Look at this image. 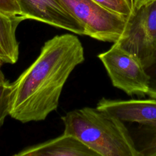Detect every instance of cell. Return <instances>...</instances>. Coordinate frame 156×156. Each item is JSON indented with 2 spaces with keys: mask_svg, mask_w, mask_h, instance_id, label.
I'll use <instances>...</instances> for the list:
<instances>
[{
  "mask_svg": "<svg viewBox=\"0 0 156 156\" xmlns=\"http://www.w3.org/2000/svg\"><path fill=\"white\" fill-rule=\"evenodd\" d=\"M15 156H98L73 135L63 133L55 138L31 146Z\"/></svg>",
  "mask_w": 156,
  "mask_h": 156,
  "instance_id": "ba28073f",
  "label": "cell"
},
{
  "mask_svg": "<svg viewBox=\"0 0 156 156\" xmlns=\"http://www.w3.org/2000/svg\"><path fill=\"white\" fill-rule=\"evenodd\" d=\"M96 108L122 121L139 156H156V99L113 100L103 98Z\"/></svg>",
  "mask_w": 156,
  "mask_h": 156,
  "instance_id": "3957f363",
  "label": "cell"
},
{
  "mask_svg": "<svg viewBox=\"0 0 156 156\" xmlns=\"http://www.w3.org/2000/svg\"><path fill=\"white\" fill-rule=\"evenodd\" d=\"M0 11L10 17L24 20L16 0H0Z\"/></svg>",
  "mask_w": 156,
  "mask_h": 156,
  "instance_id": "7c38bea8",
  "label": "cell"
},
{
  "mask_svg": "<svg viewBox=\"0 0 156 156\" xmlns=\"http://www.w3.org/2000/svg\"><path fill=\"white\" fill-rule=\"evenodd\" d=\"M11 96V83L5 79L4 74L0 76V127L5 117L9 115Z\"/></svg>",
  "mask_w": 156,
  "mask_h": 156,
  "instance_id": "30bf717a",
  "label": "cell"
},
{
  "mask_svg": "<svg viewBox=\"0 0 156 156\" xmlns=\"http://www.w3.org/2000/svg\"><path fill=\"white\" fill-rule=\"evenodd\" d=\"M25 20H33L85 35L82 24L60 0H16Z\"/></svg>",
  "mask_w": 156,
  "mask_h": 156,
  "instance_id": "52a82bcc",
  "label": "cell"
},
{
  "mask_svg": "<svg viewBox=\"0 0 156 156\" xmlns=\"http://www.w3.org/2000/svg\"><path fill=\"white\" fill-rule=\"evenodd\" d=\"M145 69L149 77V89L147 95L151 98L156 99V56L152 64Z\"/></svg>",
  "mask_w": 156,
  "mask_h": 156,
  "instance_id": "4fadbf2b",
  "label": "cell"
},
{
  "mask_svg": "<svg viewBox=\"0 0 156 156\" xmlns=\"http://www.w3.org/2000/svg\"><path fill=\"white\" fill-rule=\"evenodd\" d=\"M136 56L146 68L156 56V0L133 8L124 32L116 42Z\"/></svg>",
  "mask_w": 156,
  "mask_h": 156,
  "instance_id": "277c9868",
  "label": "cell"
},
{
  "mask_svg": "<svg viewBox=\"0 0 156 156\" xmlns=\"http://www.w3.org/2000/svg\"><path fill=\"white\" fill-rule=\"evenodd\" d=\"M132 1H133V0H132Z\"/></svg>",
  "mask_w": 156,
  "mask_h": 156,
  "instance_id": "2e32d148",
  "label": "cell"
},
{
  "mask_svg": "<svg viewBox=\"0 0 156 156\" xmlns=\"http://www.w3.org/2000/svg\"><path fill=\"white\" fill-rule=\"evenodd\" d=\"M84 60L83 47L76 35L46 41L35 61L11 83L9 115L23 123L44 120L57 108L69 76Z\"/></svg>",
  "mask_w": 156,
  "mask_h": 156,
  "instance_id": "6da1fadb",
  "label": "cell"
},
{
  "mask_svg": "<svg viewBox=\"0 0 156 156\" xmlns=\"http://www.w3.org/2000/svg\"><path fill=\"white\" fill-rule=\"evenodd\" d=\"M61 119L63 133L77 138L98 156H139L122 121L105 111L87 107Z\"/></svg>",
  "mask_w": 156,
  "mask_h": 156,
  "instance_id": "7a4b0ae2",
  "label": "cell"
},
{
  "mask_svg": "<svg viewBox=\"0 0 156 156\" xmlns=\"http://www.w3.org/2000/svg\"><path fill=\"white\" fill-rule=\"evenodd\" d=\"M104 65L113 85L129 96H145L149 77L140 60L116 43L98 55Z\"/></svg>",
  "mask_w": 156,
  "mask_h": 156,
  "instance_id": "8992f818",
  "label": "cell"
},
{
  "mask_svg": "<svg viewBox=\"0 0 156 156\" xmlns=\"http://www.w3.org/2000/svg\"><path fill=\"white\" fill-rule=\"evenodd\" d=\"M82 24L85 35L116 43L122 36L127 17L112 12L93 0H60Z\"/></svg>",
  "mask_w": 156,
  "mask_h": 156,
  "instance_id": "5b68a950",
  "label": "cell"
},
{
  "mask_svg": "<svg viewBox=\"0 0 156 156\" xmlns=\"http://www.w3.org/2000/svg\"><path fill=\"white\" fill-rule=\"evenodd\" d=\"M23 20L10 17L0 11V60L14 64L19 57V43L16 37L18 24Z\"/></svg>",
  "mask_w": 156,
  "mask_h": 156,
  "instance_id": "9c48e42d",
  "label": "cell"
},
{
  "mask_svg": "<svg viewBox=\"0 0 156 156\" xmlns=\"http://www.w3.org/2000/svg\"><path fill=\"white\" fill-rule=\"evenodd\" d=\"M108 10L128 17L133 10L132 0H93Z\"/></svg>",
  "mask_w": 156,
  "mask_h": 156,
  "instance_id": "8fae6325",
  "label": "cell"
},
{
  "mask_svg": "<svg viewBox=\"0 0 156 156\" xmlns=\"http://www.w3.org/2000/svg\"><path fill=\"white\" fill-rule=\"evenodd\" d=\"M153 1L154 0H133V8L140 7L142 5H144Z\"/></svg>",
  "mask_w": 156,
  "mask_h": 156,
  "instance_id": "5bb4252c",
  "label": "cell"
},
{
  "mask_svg": "<svg viewBox=\"0 0 156 156\" xmlns=\"http://www.w3.org/2000/svg\"><path fill=\"white\" fill-rule=\"evenodd\" d=\"M3 64V62L0 60V76L2 75V74H3V73H2V72L1 71V66H2V65Z\"/></svg>",
  "mask_w": 156,
  "mask_h": 156,
  "instance_id": "9a60e30c",
  "label": "cell"
}]
</instances>
